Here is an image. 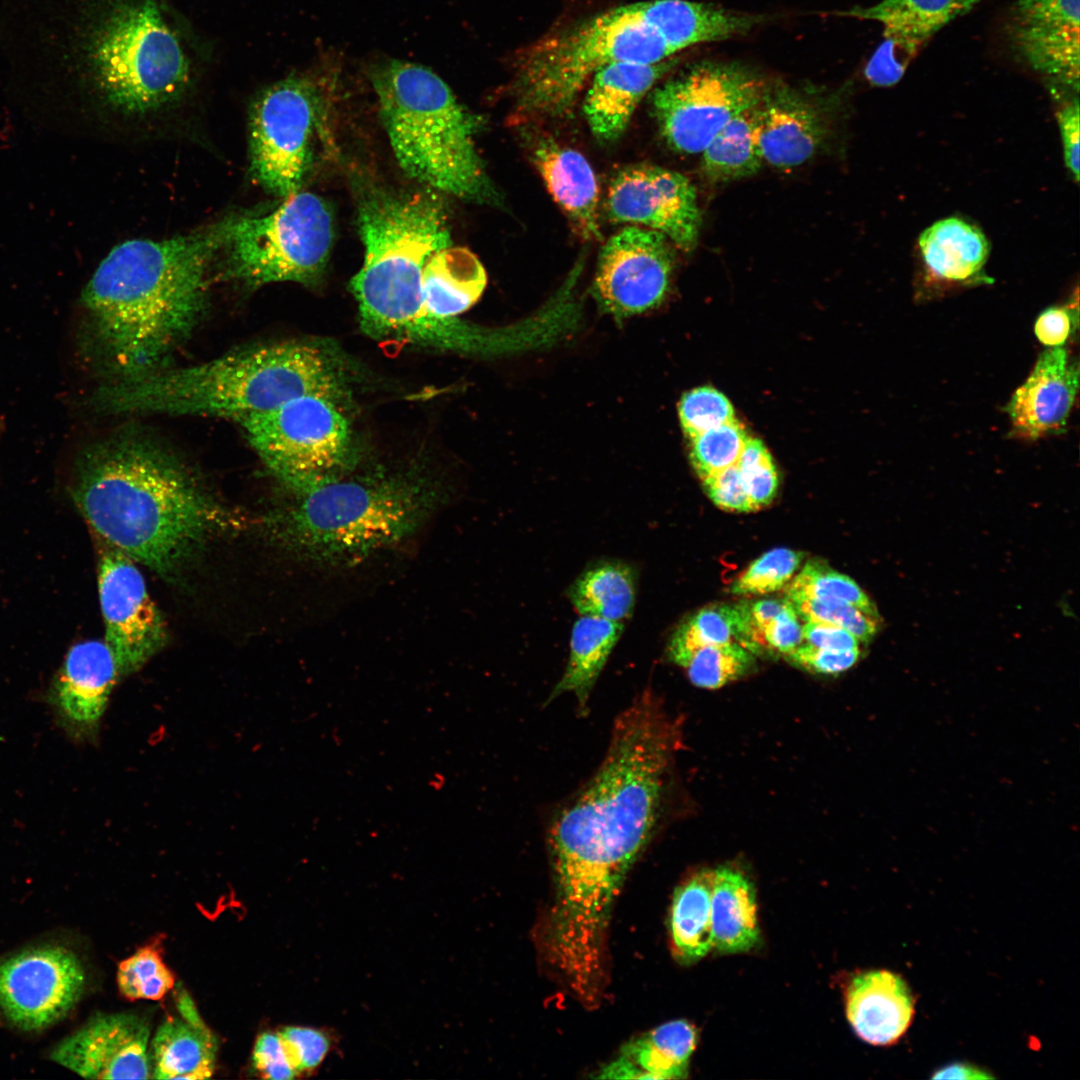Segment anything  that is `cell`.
I'll list each match as a JSON object with an SVG mask.
<instances>
[{
	"instance_id": "d590c367",
	"label": "cell",
	"mask_w": 1080,
	"mask_h": 1080,
	"mask_svg": "<svg viewBox=\"0 0 1080 1080\" xmlns=\"http://www.w3.org/2000/svg\"><path fill=\"white\" fill-rule=\"evenodd\" d=\"M737 632L736 605L719 603L706 606L675 628L667 643V656L674 664L681 666L701 647L737 642Z\"/></svg>"
},
{
	"instance_id": "836d02e7",
	"label": "cell",
	"mask_w": 1080,
	"mask_h": 1080,
	"mask_svg": "<svg viewBox=\"0 0 1080 1080\" xmlns=\"http://www.w3.org/2000/svg\"><path fill=\"white\" fill-rule=\"evenodd\" d=\"M758 104L732 118L701 152V170L713 184L750 177L763 165L756 139Z\"/></svg>"
},
{
	"instance_id": "f907efd6",
	"label": "cell",
	"mask_w": 1080,
	"mask_h": 1080,
	"mask_svg": "<svg viewBox=\"0 0 1080 1080\" xmlns=\"http://www.w3.org/2000/svg\"><path fill=\"white\" fill-rule=\"evenodd\" d=\"M256 1071L266 1079H293L295 1071L279 1033L264 1032L256 1040L253 1055Z\"/></svg>"
},
{
	"instance_id": "e0dca14e",
	"label": "cell",
	"mask_w": 1080,
	"mask_h": 1080,
	"mask_svg": "<svg viewBox=\"0 0 1080 1080\" xmlns=\"http://www.w3.org/2000/svg\"><path fill=\"white\" fill-rule=\"evenodd\" d=\"M98 592L105 625V643L120 675L140 669L165 644L163 618L151 600L135 562L102 542Z\"/></svg>"
},
{
	"instance_id": "bcb514c9",
	"label": "cell",
	"mask_w": 1080,
	"mask_h": 1080,
	"mask_svg": "<svg viewBox=\"0 0 1080 1080\" xmlns=\"http://www.w3.org/2000/svg\"><path fill=\"white\" fill-rule=\"evenodd\" d=\"M745 491L759 510L772 502L778 489V473L764 443L749 436L736 463Z\"/></svg>"
},
{
	"instance_id": "7c38bea8",
	"label": "cell",
	"mask_w": 1080,
	"mask_h": 1080,
	"mask_svg": "<svg viewBox=\"0 0 1080 1080\" xmlns=\"http://www.w3.org/2000/svg\"><path fill=\"white\" fill-rule=\"evenodd\" d=\"M328 80L319 70L292 73L260 90L250 105L251 172L273 195L286 198L301 186Z\"/></svg>"
},
{
	"instance_id": "8992f818",
	"label": "cell",
	"mask_w": 1080,
	"mask_h": 1080,
	"mask_svg": "<svg viewBox=\"0 0 1080 1080\" xmlns=\"http://www.w3.org/2000/svg\"><path fill=\"white\" fill-rule=\"evenodd\" d=\"M80 64L101 102L127 120H149L191 98L205 63L171 0H85Z\"/></svg>"
},
{
	"instance_id": "e575fe53",
	"label": "cell",
	"mask_w": 1080,
	"mask_h": 1080,
	"mask_svg": "<svg viewBox=\"0 0 1080 1080\" xmlns=\"http://www.w3.org/2000/svg\"><path fill=\"white\" fill-rule=\"evenodd\" d=\"M982 0H881L842 14L876 21L884 29L913 34L926 43L946 24L967 13Z\"/></svg>"
},
{
	"instance_id": "4dcf8cb0",
	"label": "cell",
	"mask_w": 1080,
	"mask_h": 1080,
	"mask_svg": "<svg viewBox=\"0 0 1080 1080\" xmlns=\"http://www.w3.org/2000/svg\"><path fill=\"white\" fill-rule=\"evenodd\" d=\"M623 624L591 616H580L575 621L568 662L548 702L570 693L576 697L580 711L587 712L592 689L623 632Z\"/></svg>"
},
{
	"instance_id": "603a6c76",
	"label": "cell",
	"mask_w": 1080,
	"mask_h": 1080,
	"mask_svg": "<svg viewBox=\"0 0 1080 1080\" xmlns=\"http://www.w3.org/2000/svg\"><path fill=\"white\" fill-rule=\"evenodd\" d=\"M531 143V160L575 232L586 241L600 240L599 189L588 160L550 136L539 135Z\"/></svg>"
},
{
	"instance_id": "f1b7e54d",
	"label": "cell",
	"mask_w": 1080,
	"mask_h": 1080,
	"mask_svg": "<svg viewBox=\"0 0 1080 1080\" xmlns=\"http://www.w3.org/2000/svg\"><path fill=\"white\" fill-rule=\"evenodd\" d=\"M711 928L713 949L720 953L746 952L760 940L755 888L735 868L713 870Z\"/></svg>"
},
{
	"instance_id": "52a82bcc",
	"label": "cell",
	"mask_w": 1080,
	"mask_h": 1080,
	"mask_svg": "<svg viewBox=\"0 0 1080 1080\" xmlns=\"http://www.w3.org/2000/svg\"><path fill=\"white\" fill-rule=\"evenodd\" d=\"M272 518L278 540L320 568H349L414 536L438 511L441 494L416 478L338 480L292 493Z\"/></svg>"
},
{
	"instance_id": "44dd1931",
	"label": "cell",
	"mask_w": 1080,
	"mask_h": 1080,
	"mask_svg": "<svg viewBox=\"0 0 1080 1080\" xmlns=\"http://www.w3.org/2000/svg\"><path fill=\"white\" fill-rule=\"evenodd\" d=\"M828 134L820 110L788 87L767 88L758 105L756 139L764 162L799 166L820 149Z\"/></svg>"
},
{
	"instance_id": "30bf717a",
	"label": "cell",
	"mask_w": 1080,
	"mask_h": 1080,
	"mask_svg": "<svg viewBox=\"0 0 1080 1080\" xmlns=\"http://www.w3.org/2000/svg\"><path fill=\"white\" fill-rule=\"evenodd\" d=\"M332 242L326 203L313 193L296 192L266 215L235 219L224 246L226 272L250 287L311 285L326 267Z\"/></svg>"
},
{
	"instance_id": "f35d334b",
	"label": "cell",
	"mask_w": 1080,
	"mask_h": 1080,
	"mask_svg": "<svg viewBox=\"0 0 1080 1080\" xmlns=\"http://www.w3.org/2000/svg\"><path fill=\"white\" fill-rule=\"evenodd\" d=\"M754 656L737 642L709 645L695 650L680 667L695 686L713 690L749 672Z\"/></svg>"
},
{
	"instance_id": "f546056e",
	"label": "cell",
	"mask_w": 1080,
	"mask_h": 1080,
	"mask_svg": "<svg viewBox=\"0 0 1080 1080\" xmlns=\"http://www.w3.org/2000/svg\"><path fill=\"white\" fill-rule=\"evenodd\" d=\"M929 272L936 278L968 283L980 278L989 256L983 232L963 219L949 217L926 228L918 239Z\"/></svg>"
},
{
	"instance_id": "cb8c5ba5",
	"label": "cell",
	"mask_w": 1080,
	"mask_h": 1080,
	"mask_svg": "<svg viewBox=\"0 0 1080 1080\" xmlns=\"http://www.w3.org/2000/svg\"><path fill=\"white\" fill-rule=\"evenodd\" d=\"M666 61L654 64H609L591 78L584 113L594 137L612 143L626 130L642 98L670 68Z\"/></svg>"
},
{
	"instance_id": "8fae6325",
	"label": "cell",
	"mask_w": 1080,
	"mask_h": 1080,
	"mask_svg": "<svg viewBox=\"0 0 1080 1080\" xmlns=\"http://www.w3.org/2000/svg\"><path fill=\"white\" fill-rule=\"evenodd\" d=\"M249 443L292 493L343 478L351 433L336 402L314 395L239 420Z\"/></svg>"
},
{
	"instance_id": "60d3db41",
	"label": "cell",
	"mask_w": 1080,
	"mask_h": 1080,
	"mask_svg": "<svg viewBox=\"0 0 1080 1080\" xmlns=\"http://www.w3.org/2000/svg\"><path fill=\"white\" fill-rule=\"evenodd\" d=\"M748 438L737 419L689 438V458L698 477L735 465Z\"/></svg>"
},
{
	"instance_id": "f5cc1de1",
	"label": "cell",
	"mask_w": 1080,
	"mask_h": 1080,
	"mask_svg": "<svg viewBox=\"0 0 1080 1080\" xmlns=\"http://www.w3.org/2000/svg\"><path fill=\"white\" fill-rule=\"evenodd\" d=\"M1064 161L1076 182L1079 180V101L1072 98L1058 111Z\"/></svg>"
},
{
	"instance_id": "b9f144b4",
	"label": "cell",
	"mask_w": 1080,
	"mask_h": 1080,
	"mask_svg": "<svg viewBox=\"0 0 1080 1080\" xmlns=\"http://www.w3.org/2000/svg\"><path fill=\"white\" fill-rule=\"evenodd\" d=\"M803 553L775 548L753 561L733 582L735 595H763L782 589L798 570Z\"/></svg>"
},
{
	"instance_id": "f6af8a7d",
	"label": "cell",
	"mask_w": 1080,
	"mask_h": 1080,
	"mask_svg": "<svg viewBox=\"0 0 1080 1080\" xmlns=\"http://www.w3.org/2000/svg\"><path fill=\"white\" fill-rule=\"evenodd\" d=\"M788 600L797 615L805 622H823L840 626L851 632L859 642L870 641L878 630L879 619L851 604L812 598Z\"/></svg>"
},
{
	"instance_id": "d6a6232c",
	"label": "cell",
	"mask_w": 1080,
	"mask_h": 1080,
	"mask_svg": "<svg viewBox=\"0 0 1080 1080\" xmlns=\"http://www.w3.org/2000/svg\"><path fill=\"white\" fill-rule=\"evenodd\" d=\"M568 598L581 616L623 623L633 612L636 576L620 561H602L585 569L568 588Z\"/></svg>"
},
{
	"instance_id": "8d00e7d4",
	"label": "cell",
	"mask_w": 1080,
	"mask_h": 1080,
	"mask_svg": "<svg viewBox=\"0 0 1080 1080\" xmlns=\"http://www.w3.org/2000/svg\"><path fill=\"white\" fill-rule=\"evenodd\" d=\"M798 615L788 600L780 610L759 608L739 615L737 642L750 652H774L783 656L802 643Z\"/></svg>"
},
{
	"instance_id": "7a4b0ae2",
	"label": "cell",
	"mask_w": 1080,
	"mask_h": 1080,
	"mask_svg": "<svg viewBox=\"0 0 1080 1080\" xmlns=\"http://www.w3.org/2000/svg\"><path fill=\"white\" fill-rule=\"evenodd\" d=\"M236 217L200 232L115 246L82 292L84 344L115 380L164 369L204 312L210 264Z\"/></svg>"
},
{
	"instance_id": "7dc6e473",
	"label": "cell",
	"mask_w": 1080,
	"mask_h": 1080,
	"mask_svg": "<svg viewBox=\"0 0 1080 1080\" xmlns=\"http://www.w3.org/2000/svg\"><path fill=\"white\" fill-rule=\"evenodd\" d=\"M278 1033L297 1074L313 1071L328 1054L330 1040L321 1030L287 1026Z\"/></svg>"
},
{
	"instance_id": "ffe728a7",
	"label": "cell",
	"mask_w": 1080,
	"mask_h": 1080,
	"mask_svg": "<svg viewBox=\"0 0 1080 1080\" xmlns=\"http://www.w3.org/2000/svg\"><path fill=\"white\" fill-rule=\"evenodd\" d=\"M1078 384V363L1070 359L1067 350L1064 347L1045 350L1005 408L1012 424L1011 433L1032 440L1062 433Z\"/></svg>"
},
{
	"instance_id": "681fc988",
	"label": "cell",
	"mask_w": 1080,
	"mask_h": 1080,
	"mask_svg": "<svg viewBox=\"0 0 1080 1080\" xmlns=\"http://www.w3.org/2000/svg\"><path fill=\"white\" fill-rule=\"evenodd\" d=\"M860 649L837 651L799 644L785 657L794 665L820 674H839L850 669L859 660Z\"/></svg>"
},
{
	"instance_id": "277c9868",
	"label": "cell",
	"mask_w": 1080,
	"mask_h": 1080,
	"mask_svg": "<svg viewBox=\"0 0 1080 1080\" xmlns=\"http://www.w3.org/2000/svg\"><path fill=\"white\" fill-rule=\"evenodd\" d=\"M344 383L336 361L304 342L255 345L182 368L103 385L96 408L113 414L230 417L237 421L314 395L337 403Z\"/></svg>"
},
{
	"instance_id": "4fadbf2b",
	"label": "cell",
	"mask_w": 1080,
	"mask_h": 1080,
	"mask_svg": "<svg viewBox=\"0 0 1080 1080\" xmlns=\"http://www.w3.org/2000/svg\"><path fill=\"white\" fill-rule=\"evenodd\" d=\"M765 89L743 67L703 63L658 87L653 112L671 149L699 154L732 118L758 104Z\"/></svg>"
},
{
	"instance_id": "ac0fdd59",
	"label": "cell",
	"mask_w": 1080,
	"mask_h": 1080,
	"mask_svg": "<svg viewBox=\"0 0 1080 1080\" xmlns=\"http://www.w3.org/2000/svg\"><path fill=\"white\" fill-rule=\"evenodd\" d=\"M150 1026L132 1013L92 1018L60 1042L50 1058L89 1079H150Z\"/></svg>"
},
{
	"instance_id": "484cf974",
	"label": "cell",
	"mask_w": 1080,
	"mask_h": 1080,
	"mask_svg": "<svg viewBox=\"0 0 1080 1080\" xmlns=\"http://www.w3.org/2000/svg\"><path fill=\"white\" fill-rule=\"evenodd\" d=\"M119 675L105 641L87 640L73 645L55 684L56 699L64 715L78 725L96 724Z\"/></svg>"
},
{
	"instance_id": "ee69618b",
	"label": "cell",
	"mask_w": 1080,
	"mask_h": 1080,
	"mask_svg": "<svg viewBox=\"0 0 1080 1080\" xmlns=\"http://www.w3.org/2000/svg\"><path fill=\"white\" fill-rule=\"evenodd\" d=\"M678 414L687 439L736 419L730 400L710 386L697 387L683 394Z\"/></svg>"
},
{
	"instance_id": "5b68a950",
	"label": "cell",
	"mask_w": 1080,
	"mask_h": 1080,
	"mask_svg": "<svg viewBox=\"0 0 1080 1080\" xmlns=\"http://www.w3.org/2000/svg\"><path fill=\"white\" fill-rule=\"evenodd\" d=\"M358 226L364 261L350 287L362 330L374 339L459 350L466 324L431 315L422 296L426 262L451 245L448 217L438 196L365 190L358 201Z\"/></svg>"
},
{
	"instance_id": "ba28073f",
	"label": "cell",
	"mask_w": 1080,
	"mask_h": 1080,
	"mask_svg": "<svg viewBox=\"0 0 1080 1080\" xmlns=\"http://www.w3.org/2000/svg\"><path fill=\"white\" fill-rule=\"evenodd\" d=\"M369 77L390 146L409 177L462 200L501 204L476 148L481 119L438 75L388 59L374 64Z\"/></svg>"
},
{
	"instance_id": "5bb4252c",
	"label": "cell",
	"mask_w": 1080,
	"mask_h": 1080,
	"mask_svg": "<svg viewBox=\"0 0 1080 1080\" xmlns=\"http://www.w3.org/2000/svg\"><path fill=\"white\" fill-rule=\"evenodd\" d=\"M674 247L660 232L635 225L612 235L600 251L592 285L600 309L621 320L658 307L670 290Z\"/></svg>"
},
{
	"instance_id": "74e56055",
	"label": "cell",
	"mask_w": 1080,
	"mask_h": 1080,
	"mask_svg": "<svg viewBox=\"0 0 1080 1080\" xmlns=\"http://www.w3.org/2000/svg\"><path fill=\"white\" fill-rule=\"evenodd\" d=\"M786 598H812L851 604L880 619L874 603L849 576L820 560H809L786 588Z\"/></svg>"
},
{
	"instance_id": "4316f807",
	"label": "cell",
	"mask_w": 1080,
	"mask_h": 1080,
	"mask_svg": "<svg viewBox=\"0 0 1080 1080\" xmlns=\"http://www.w3.org/2000/svg\"><path fill=\"white\" fill-rule=\"evenodd\" d=\"M180 1016L166 1018L150 1042L152 1078L203 1080L215 1070L217 1044L188 997Z\"/></svg>"
},
{
	"instance_id": "6da1fadb",
	"label": "cell",
	"mask_w": 1080,
	"mask_h": 1080,
	"mask_svg": "<svg viewBox=\"0 0 1080 1080\" xmlns=\"http://www.w3.org/2000/svg\"><path fill=\"white\" fill-rule=\"evenodd\" d=\"M680 744L679 727L656 696H637L615 719L600 767L548 830L554 897L544 946L572 988L595 989L606 979L612 908L654 833Z\"/></svg>"
},
{
	"instance_id": "db71d44e",
	"label": "cell",
	"mask_w": 1080,
	"mask_h": 1080,
	"mask_svg": "<svg viewBox=\"0 0 1080 1080\" xmlns=\"http://www.w3.org/2000/svg\"><path fill=\"white\" fill-rule=\"evenodd\" d=\"M801 629L803 640L812 646L837 651L859 649V640L840 626L807 621Z\"/></svg>"
},
{
	"instance_id": "9a60e30c",
	"label": "cell",
	"mask_w": 1080,
	"mask_h": 1080,
	"mask_svg": "<svg viewBox=\"0 0 1080 1080\" xmlns=\"http://www.w3.org/2000/svg\"><path fill=\"white\" fill-rule=\"evenodd\" d=\"M84 987L81 962L61 946L31 948L0 962V1008L22 1030H42L61 1020Z\"/></svg>"
},
{
	"instance_id": "d4e9b609",
	"label": "cell",
	"mask_w": 1080,
	"mask_h": 1080,
	"mask_svg": "<svg viewBox=\"0 0 1080 1080\" xmlns=\"http://www.w3.org/2000/svg\"><path fill=\"white\" fill-rule=\"evenodd\" d=\"M698 1032L685 1019L664 1023L628 1041L618 1055L602 1066L597 1079L686 1078Z\"/></svg>"
},
{
	"instance_id": "2e32d148",
	"label": "cell",
	"mask_w": 1080,
	"mask_h": 1080,
	"mask_svg": "<svg viewBox=\"0 0 1080 1080\" xmlns=\"http://www.w3.org/2000/svg\"><path fill=\"white\" fill-rule=\"evenodd\" d=\"M605 210L612 222L660 232L685 252L697 245L702 225L697 193L677 171L652 164L621 169L610 182Z\"/></svg>"
},
{
	"instance_id": "1f68e13d",
	"label": "cell",
	"mask_w": 1080,
	"mask_h": 1080,
	"mask_svg": "<svg viewBox=\"0 0 1080 1080\" xmlns=\"http://www.w3.org/2000/svg\"><path fill=\"white\" fill-rule=\"evenodd\" d=\"M713 870L701 869L675 889L669 912L672 954L681 964H693L712 949L711 894Z\"/></svg>"
},
{
	"instance_id": "c3c4849f",
	"label": "cell",
	"mask_w": 1080,
	"mask_h": 1080,
	"mask_svg": "<svg viewBox=\"0 0 1080 1080\" xmlns=\"http://www.w3.org/2000/svg\"><path fill=\"white\" fill-rule=\"evenodd\" d=\"M707 496L719 508L732 512L756 511L743 485L737 465L701 479Z\"/></svg>"
},
{
	"instance_id": "7bdbcfd3",
	"label": "cell",
	"mask_w": 1080,
	"mask_h": 1080,
	"mask_svg": "<svg viewBox=\"0 0 1080 1080\" xmlns=\"http://www.w3.org/2000/svg\"><path fill=\"white\" fill-rule=\"evenodd\" d=\"M925 44L908 33L884 29L883 40L865 66V78L877 87L895 85Z\"/></svg>"
},
{
	"instance_id": "83f0119b",
	"label": "cell",
	"mask_w": 1080,
	"mask_h": 1080,
	"mask_svg": "<svg viewBox=\"0 0 1080 1080\" xmlns=\"http://www.w3.org/2000/svg\"><path fill=\"white\" fill-rule=\"evenodd\" d=\"M486 284V271L478 257L467 248L451 245L428 259L421 277L425 307L438 318H456L467 311Z\"/></svg>"
},
{
	"instance_id": "3957f363",
	"label": "cell",
	"mask_w": 1080,
	"mask_h": 1080,
	"mask_svg": "<svg viewBox=\"0 0 1080 1080\" xmlns=\"http://www.w3.org/2000/svg\"><path fill=\"white\" fill-rule=\"evenodd\" d=\"M72 500L103 543L169 575L234 520L168 452L120 435L78 455Z\"/></svg>"
},
{
	"instance_id": "9c48e42d",
	"label": "cell",
	"mask_w": 1080,
	"mask_h": 1080,
	"mask_svg": "<svg viewBox=\"0 0 1080 1080\" xmlns=\"http://www.w3.org/2000/svg\"><path fill=\"white\" fill-rule=\"evenodd\" d=\"M656 13L655 0L631 3L537 42L517 71L515 115L528 121L558 119L601 68L665 61L676 51L660 31Z\"/></svg>"
},
{
	"instance_id": "11a10c76",
	"label": "cell",
	"mask_w": 1080,
	"mask_h": 1080,
	"mask_svg": "<svg viewBox=\"0 0 1080 1080\" xmlns=\"http://www.w3.org/2000/svg\"><path fill=\"white\" fill-rule=\"evenodd\" d=\"M932 1079H991L993 1075L969 1062H953L946 1066L935 1070L931 1075Z\"/></svg>"
},
{
	"instance_id": "d6986e66",
	"label": "cell",
	"mask_w": 1080,
	"mask_h": 1080,
	"mask_svg": "<svg viewBox=\"0 0 1080 1080\" xmlns=\"http://www.w3.org/2000/svg\"><path fill=\"white\" fill-rule=\"evenodd\" d=\"M1080 0H1016L1008 36L1032 70L1078 92Z\"/></svg>"
},
{
	"instance_id": "ab89813d",
	"label": "cell",
	"mask_w": 1080,
	"mask_h": 1080,
	"mask_svg": "<svg viewBox=\"0 0 1080 1080\" xmlns=\"http://www.w3.org/2000/svg\"><path fill=\"white\" fill-rule=\"evenodd\" d=\"M120 992L130 1000H159L174 986L175 978L155 945L138 949L117 970Z\"/></svg>"
},
{
	"instance_id": "7402d4cb",
	"label": "cell",
	"mask_w": 1080,
	"mask_h": 1080,
	"mask_svg": "<svg viewBox=\"0 0 1080 1080\" xmlns=\"http://www.w3.org/2000/svg\"><path fill=\"white\" fill-rule=\"evenodd\" d=\"M846 1017L856 1035L874 1046L897 1043L915 1015V997L906 980L885 970L853 976L844 992Z\"/></svg>"
},
{
	"instance_id": "9f6ffc18",
	"label": "cell",
	"mask_w": 1080,
	"mask_h": 1080,
	"mask_svg": "<svg viewBox=\"0 0 1080 1080\" xmlns=\"http://www.w3.org/2000/svg\"><path fill=\"white\" fill-rule=\"evenodd\" d=\"M3 425H4L3 419H2V417H0V433L2 431Z\"/></svg>"
},
{
	"instance_id": "816d5d0a",
	"label": "cell",
	"mask_w": 1080,
	"mask_h": 1080,
	"mask_svg": "<svg viewBox=\"0 0 1080 1080\" xmlns=\"http://www.w3.org/2000/svg\"><path fill=\"white\" fill-rule=\"evenodd\" d=\"M1077 322V307H1050L1037 318L1034 332L1038 340L1049 348L1063 347L1077 327Z\"/></svg>"
}]
</instances>
